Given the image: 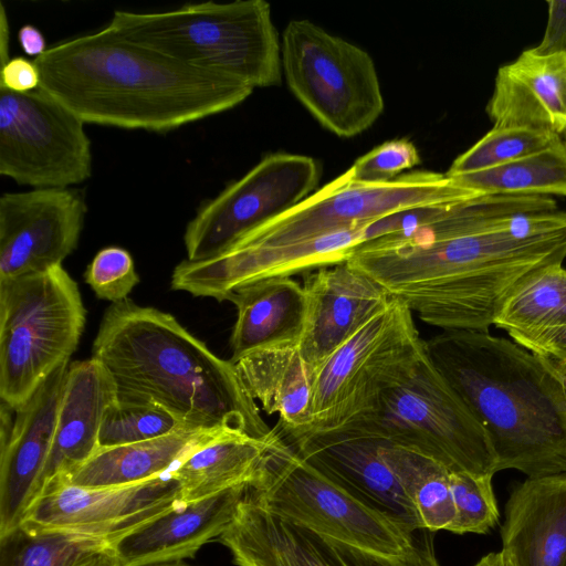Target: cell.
Masks as SVG:
<instances>
[{"label": "cell", "mask_w": 566, "mask_h": 566, "mask_svg": "<svg viewBox=\"0 0 566 566\" xmlns=\"http://www.w3.org/2000/svg\"><path fill=\"white\" fill-rule=\"evenodd\" d=\"M547 207L544 197L479 195L364 242L347 262L428 325L489 332L522 279L566 259V213Z\"/></svg>", "instance_id": "cell-1"}, {"label": "cell", "mask_w": 566, "mask_h": 566, "mask_svg": "<svg viewBox=\"0 0 566 566\" xmlns=\"http://www.w3.org/2000/svg\"><path fill=\"white\" fill-rule=\"evenodd\" d=\"M40 87L84 123L168 132L231 109L254 88L188 66L108 24L33 59Z\"/></svg>", "instance_id": "cell-2"}, {"label": "cell", "mask_w": 566, "mask_h": 566, "mask_svg": "<svg viewBox=\"0 0 566 566\" xmlns=\"http://www.w3.org/2000/svg\"><path fill=\"white\" fill-rule=\"evenodd\" d=\"M117 398L148 400L191 428L265 440L263 420L235 365L212 353L171 314L130 298L105 311L92 347Z\"/></svg>", "instance_id": "cell-3"}, {"label": "cell", "mask_w": 566, "mask_h": 566, "mask_svg": "<svg viewBox=\"0 0 566 566\" xmlns=\"http://www.w3.org/2000/svg\"><path fill=\"white\" fill-rule=\"evenodd\" d=\"M427 355L486 432L495 471L566 473V391L552 364L504 337L442 331Z\"/></svg>", "instance_id": "cell-4"}, {"label": "cell", "mask_w": 566, "mask_h": 566, "mask_svg": "<svg viewBox=\"0 0 566 566\" xmlns=\"http://www.w3.org/2000/svg\"><path fill=\"white\" fill-rule=\"evenodd\" d=\"M108 25L188 66L252 88L282 83L281 40L264 0L207 1L163 12L115 10Z\"/></svg>", "instance_id": "cell-5"}, {"label": "cell", "mask_w": 566, "mask_h": 566, "mask_svg": "<svg viewBox=\"0 0 566 566\" xmlns=\"http://www.w3.org/2000/svg\"><path fill=\"white\" fill-rule=\"evenodd\" d=\"M86 311L62 265L0 280V398L14 410L77 348Z\"/></svg>", "instance_id": "cell-6"}, {"label": "cell", "mask_w": 566, "mask_h": 566, "mask_svg": "<svg viewBox=\"0 0 566 566\" xmlns=\"http://www.w3.org/2000/svg\"><path fill=\"white\" fill-rule=\"evenodd\" d=\"M342 427L423 454L451 472L496 473L485 430L427 352L407 377L379 395L371 409Z\"/></svg>", "instance_id": "cell-7"}, {"label": "cell", "mask_w": 566, "mask_h": 566, "mask_svg": "<svg viewBox=\"0 0 566 566\" xmlns=\"http://www.w3.org/2000/svg\"><path fill=\"white\" fill-rule=\"evenodd\" d=\"M247 492L264 509L327 537L382 555L406 553L413 532L366 506L328 480L276 428Z\"/></svg>", "instance_id": "cell-8"}, {"label": "cell", "mask_w": 566, "mask_h": 566, "mask_svg": "<svg viewBox=\"0 0 566 566\" xmlns=\"http://www.w3.org/2000/svg\"><path fill=\"white\" fill-rule=\"evenodd\" d=\"M424 354L426 340L413 314L403 302L391 297L316 369L312 421L305 433L342 427L368 411Z\"/></svg>", "instance_id": "cell-9"}, {"label": "cell", "mask_w": 566, "mask_h": 566, "mask_svg": "<svg viewBox=\"0 0 566 566\" xmlns=\"http://www.w3.org/2000/svg\"><path fill=\"white\" fill-rule=\"evenodd\" d=\"M282 71L294 96L326 129L354 137L385 103L373 57L310 20H292L281 39Z\"/></svg>", "instance_id": "cell-10"}, {"label": "cell", "mask_w": 566, "mask_h": 566, "mask_svg": "<svg viewBox=\"0 0 566 566\" xmlns=\"http://www.w3.org/2000/svg\"><path fill=\"white\" fill-rule=\"evenodd\" d=\"M446 174L412 171L386 184H361L347 169L283 214L251 230L230 247L272 248L354 228L419 206L479 196ZM228 249V248H227Z\"/></svg>", "instance_id": "cell-11"}, {"label": "cell", "mask_w": 566, "mask_h": 566, "mask_svg": "<svg viewBox=\"0 0 566 566\" xmlns=\"http://www.w3.org/2000/svg\"><path fill=\"white\" fill-rule=\"evenodd\" d=\"M84 122L41 87H0V174L38 188H69L91 177Z\"/></svg>", "instance_id": "cell-12"}, {"label": "cell", "mask_w": 566, "mask_h": 566, "mask_svg": "<svg viewBox=\"0 0 566 566\" xmlns=\"http://www.w3.org/2000/svg\"><path fill=\"white\" fill-rule=\"evenodd\" d=\"M319 178V164L310 156L269 154L201 205L185 230L187 260L201 261L224 251L251 230L310 197Z\"/></svg>", "instance_id": "cell-13"}, {"label": "cell", "mask_w": 566, "mask_h": 566, "mask_svg": "<svg viewBox=\"0 0 566 566\" xmlns=\"http://www.w3.org/2000/svg\"><path fill=\"white\" fill-rule=\"evenodd\" d=\"M432 533L418 528L406 553L382 555L273 514L244 490L233 518L217 539L237 566H440Z\"/></svg>", "instance_id": "cell-14"}, {"label": "cell", "mask_w": 566, "mask_h": 566, "mask_svg": "<svg viewBox=\"0 0 566 566\" xmlns=\"http://www.w3.org/2000/svg\"><path fill=\"white\" fill-rule=\"evenodd\" d=\"M187 505L171 472L118 486L86 489L64 484L36 499L22 523L74 532L109 543Z\"/></svg>", "instance_id": "cell-15"}, {"label": "cell", "mask_w": 566, "mask_h": 566, "mask_svg": "<svg viewBox=\"0 0 566 566\" xmlns=\"http://www.w3.org/2000/svg\"><path fill=\"white\" fill-rule=\"evenodd\" d=\"M70 188L6 192L0 198V280L48 271L77 247L86 214Z\"/></svg>", "instance_id": "cell-16"}, {"label": "cell", "mask_w": 566, "mask_h": 566, "mask_svg": "<svg viewBox=\"0 0 566 566\" xmlns=\"http://www.w3.org/2000/svg\"><path fill=\"white\" fill-rule=\"evenodd\" d=\"M285 440L303 460L360 503L411 533L421 528L412 503L382 457L384 441L348 427Z\"/></svg>", "instance_id": "cell-17"}, {"label": "cell", "mask_w": 566, "mask_h": 566, "mask_svg": "<svg viewBox=\"0 0 566 566\" xmlns=\"http://www.w3.org/2000/svg\"><path fill=\"white\" fill-rule=\"evenodd\" d=\"M302 286L306 315L298 346L314 373L391 298L347 261L304 274Z\"/></svg>", "instance_id": "cell-18"}, {"label": "cell", "mask_w": 566, "mask_h": 566, "mask_svg": "<svg viewBox=\"0 0 566 566\" xmlns=\"http://www.w3.org/2000/svg\"><path fill=\"white\" fill-rule=\"evenodd\" d=\"M70 363L55 369L14 410L11 432L0 443V535L23 522L48 461Z\"/></svg>", "instance_id": "cell-19"}, {"label": "cell", "mask_w": 566, "mask_h": 566, "mask_svg": "<svg viewBox=\"0 0 566 566\" xmlns=\"http://www.w3.org/2000/svg\"><path fill=\"white\" fill-rule=\"evenodd\" d=\"M116 399L115 382L97 359L70 363L51 451L32 503L67 484L71 475L99 449L102 421Z\"/></svg>", "instance_id": "cell-20"}, {"label": "cell", "mask_w": 566, "mask_h": 566, "mask_svg": "<svg viewBox=\"0 0 566 566\" xmlns=\"http://www.w3.org/2000/svg\"><path fill=\"white\" fill-rule=\"evenodd\" d=\"M247 486L167 512L109 544L120 566H157L192 558L218 538L234 516Z\"/></svg>", "instance_id": "cell-21"}, {"label": "cell", "mask_w": 566, "mask_h": 566, "mask_svg": "<svg viewBox=\"0 0 566 566\" xmlns=\"http://www.w3.org/2000/svg\"><path fill=\"white\" fill-rule=\"evenodd\" d=\"M486 112L493 127L566 133V54L544 56L530 49L500 67Z\"/></svg>", "instance_id": "cell-22"}, {"label": "cell", "mask_w": 566, "mask_h": 566, "mask_svg": "<svg viewBox=\"0 0 566 566\" xmlns=\"http://www.w3.org/2000/svg\"><path fill=\"white\" fill-rule=\"evenodd\" d=\"M501 538L515 566H566V473L514 486Z\"/></svg>", "instance_id": "cell-23"}, {"label": "cell", "mask_w": 566, "mask_h": 566, "mask_svg": "<svg viewBox=\"0 0 566 566\" xmlns=\"http://www.w3.org/2000/svg\"><path fill=\"white\" fill-rule=\"evenodd\" d=\"M233 364L263 411L279 415L275 428L284 439L310 429L315 373L303 358L298 342L253 350Z\"/></svg>", "instance_id": "cell-24"}, {"label": "cell", "mask_w": 566, "mask_h": 566, "mask_svg": "<svg viewBox=\"0 0 566 566\" xmlns=\"http://www.w3.org/2000/svg\"><path fill=\"white\" fill-rule=\"evenodd\" d=\"M237 319L230 337L234 363L253 350L300 342L306 300L302 284L291 277H268L231 292Z\"/></svg>", "instance_id": "cell-25"}, {"label": "cell", "mask_w": 566, "mask_h": 566, "mask_svg": "<svg viewBox=\"0 0 566 566\" xmlns=\"http://www.w3.org/2000/svg\"><path fill=\"white\" fill-rule=\"evenodd\" d=\"M226 432L186 428L146 441L99 448L67 484L97 489L142 482L171 472L197 449Z\"/></svg>", "instance_id": "cell-26"}, {"label": "cell", "mask_w": 566, "mask_h": 566, "mask_svg": "<svg viewBox=\"0 0 566 566\" xmlns=\"http://www.w3.org/2000/svg\"><path fill=\"white\" fill-rule=\"evenodd\" d=\"M226 432L186 458L172 475L180 486L185 504L195 503L224 491L248 486L259 473L270 441Z\"/></svg>", "instance_id": "cell-27"}, {"label": "cell", "mask_w": 566, "mask_h": 566, "mask_svg": "<svg viewBox=\"0 0 566 566\" xmlns=\"http://www.w3.org/2000/svg\"><path fill=\"white\" fill-rule=\"evenodd\" d=\"M493 325L522 347L566 326V269L553 264L522 279L505 296Z\"/></svg>", "instance_id": "cell-28"}, {"label": "cell", "mask_w": 566, "mask_h": 566, "mask_svg": "<svg viewBox=\"0 0 566 566\" xmlns=\"http://www.w3.org/2000/svg\"><path fill=\"white\" fill-rule=\"evenodd\" d=\"M449 178L480 195L566 197V146L560 139L515 161Z\"/></svg>", "instance_id": "cell-29"}, {"label": "cell", "mask_w": 566, "mask_h": 566, "mask_svg": "<svg viewBox=\"0 0 566 566\" xmlns=\"http://www.w3.org/2000/svg\"><path fill=\"white\" fill-rule=\"evenodd\" d=\"M381 453L412 503L421 528L447 531L455 517L451 471L431 458L385 442Z\"/></svg>", "instance_id": "cell-30"}, {"label": "cell", "mask_w": 566, "mask_h": 566, "mask_svg": "<svg viewBox=\"0 0 566 566\" xmlns=\"http://www.w3.org/2000/svg\"><path fill=\"white\" fill-rule=\"evenodd\" d=\"M109 544L101 537L21 523L0 535V566H73Z\"/></svg>", "instance_id": "cell-31"}, {"label": "cell", "mask_w": 566, "mask_h": 566, "mask_svg": "<svg viewBox=\"0 0 566 566\" xmlns=\"http://www.w3.org/2000/svg\"><path fill=\"white\" fill-rule=\"evenodd\" d=\"M560 139V136L543 129L493 127L457 157L446 175L453 177L495 168L542 151Z\"/></svg>", "instance_id": "cell-32"}, {"label": "cell", "mask_w": 566, "mask_h": 566, "mask_svg": "<svg viewBox=\"0 0 566 566\" xmlns=\"http://www.w3.org/2000/svg\"><path fill=\"white\" fill-rule=\"evenodd\" d=\"M186 428L191 427L158 403L117 398L104 415L98 446L108 448L146 441Z\"/></svg>", "instance_id": "cell-33"}, {"label": "cell", "mask_w": 566, "mask_h": 566, "mask_svg": "<svg viewBox=\"0 0 566 566\" xmlns=\"http://www.w3.org/2000/svg\"><path fill=\"white\" fill-rule=\"evenodd\" d=\"M493 475L450 473L455 517L447 530L454 534H486L499 522L500 513L492 488Z\"/></svg>", "instance_id": "cell-34"}, {"label": "cell", "mask_w": 566, "mask_h": 566, "mask_svg": "<svg viewBox=\"0 0 566 566\" xmlns=\"http://www.w3.org/2000/svg\"><path fill=\"white\" fill-rule=\"evenodd\" d=\"M84 277L98 298L112 303L128 298L129 293L139 283L132 255L119 247L99 250Z\"/></svg>", "instance_id": "cell-35"}, {"label": "cell", "mask_w": 566, "mask_h": 566, "mask_svg": "<svg viewBox=\"0 0 566 566\" xmlns=\"http://www.w3.org/2000/svg\"><path fill=\"white\" fill-rule=\"evenodd\" d=\"M415 144L408 139L382 143L359 157L350 167L352 179L361 184H386L420 164Z\"/></svg>", "instance_id": "cell-36"}, {"label": "cell", "mask_w": 566, "mask_h": 566, "mask_svg": "<svg viewBox=\"0 0 566 566\" xmlns=\"http://www.w3.org/2000/svg\"><path fill=\"white\" fill-rule=\"evenodd\" d=\"M548 21L541 43L531 49L537 55L566 54V0H549Z\"/></svg>", "instance_id": "cell-37"}, {"label": "cell", "mask_w": 566, "mask_h": 566, "mask_svg": "<svg viewBox=\"0 0 566 566\" xmlns=\"http://www.w3.org/2000/svg\"><path fill=\"white\" fill-rule=\"evenodd\" d=\"M40 72L33 60L15 56L1 62L0 87L28 93L40 87Z\"/></svg>", "instance_id": "cell-38"}, {"label": "cell", "mask_w": 566, "mask_h": 566, "mask_svg": "<svg viewBox=\"0 0 566 566\" xmlns=\"http://www.w3.org/2000/svg\"><path fill=\"white\" fill-rule=\"evenodd\" d=\"M525 349L566 368V326L549 332L528 344Z\"/></svg>", "instance_id": "cell-39"}, {"label": "cell", "mask_w": 566, "mask_h": 566, "mask_svg": "<svg viewBox=\"0 0 566 566\" xmlns=\"http://www.w3.org/2000/svg\"><path fill=\"white\" fill-rule=\"evenodd\" d=\"M22 51L34 59L41 56L49 48L42 32L32 24H24L18 32Z\"/></svg>", "instance_id": "cell-40"}, {"label": "cell", "mask_w": 566, "mask_h": 566, "mask_svg": "<svg viewBox=\"0 0 566 566\" xmlns=\"http://www.w3.org/2000/svg\"><path fill=\"white\" fill-rule=\"evenodd\" d=\"M73 566H120V564L108 545L86 554Z\"/></svg>", "instance_id": "cell-41"}, {"label": "cell", "mask_w": 566, "mask_h": 566, "mask_svg": "<svg viewBox=\"0 0 566 566\" xmlns=\"http://www.w3.org/2000/svg\"><path fill=\"white\" fill-rule=\"evenodd\" d=\"M474 566H515V564L509 554L501 549L484 555Z\"/></svg>", "instance_id": "cell-42"}, {"label": "cell", "mask_w": 566, "mask_h": 566, "mask_svg": "<svg viewBox=\"0 0 566 566\" xmlns=\"http://www.w3.org/2000/svg\"><path fill=\"white\" fill-rule=\"evenodd\" d=\"M548 360V359H547ZM549 361V360H548ZM551 363V361H549ZM552 364V363H551ZM553 368L555 369L557 376L559 377V379L562 380L563 382V386H564V389L566 391V368L565 367H559V366H556L554 364H552Z\"/></svg>", "instance_id": "cell-43"}, {"label": "cell", "mask_w": 566, "mask_h": 566, "mask_svg": "<svg viewBox=\"0 0 566 566\" xmlns=\"http://www.w3.org/2000/svg\"><path fill=\"white\" fill-rule=\"evenodd\" d=\"M157 566H189V565H186V564L179 562V563L163 564V565H157Z\"/></svg>", "instance_id": "cell-44"}, {"label": "cell", "mask_w": 566, "mask_h": 566, "mask_svg": "<svg viewBox=\"0 0 566 566\" xmlns=\"http://www.w3.org/2000/svg\"><path fill=\"white\" fill-rule=\"evenodd\" d=\"M565 146H566V140L564 142Z\"/></svg>", "instance_id": "cell-45"}]
</instances>
